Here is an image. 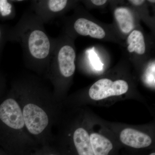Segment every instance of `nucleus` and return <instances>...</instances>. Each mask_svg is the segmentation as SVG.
Segmentation results:
<instances>
[{
	"instance_id": "7ed1b4c3",
	"label": "nucleus",
	"mask_w": 155,
	"mask_h": 155,
	"mask_svg": "<svg viewBox=\"0 0 155 155\" xmlns=\"http://www.w3.org/2000/svg\"><path fill=\"white\" fill-rule=\"evenodd\" d=\"M28 133L15 89L0 100V147L8 155H30L39 147Z\"/></svg>"
},
{
	"instance_id": "a211bd4d",
	"label": "nucleus",
	"mask_w": 155,
	"mask_h": 155,
	"mask_svg": "<svg viewBox=\"0 0 155 155\" xmlns=\"http://www.w3.org/2000/svg\"><path fill=\"white\" fill-rule=\"evenodd\" d=\"M128 152L122 155H146V151H134L128 150Z\"/></svg>"
},
{
	"instance_id": "412c9836",
	"label": "nucleus",
	"mask_w": 155,
	"mask_h": 155,
	"mask_svg": "<svg viewBox=\"0 0 155 155\" xmlns=\"http://www.w3.org/2000/svg\"><path fill=\"white\" fill-rule=\"evenodd\" d=\"M155 149H154L150 150L149 152L148 153H146V155H155Z\"/></svg>"
},
{
	"instance_id": "f03ea898",
	"label": "nucleus",
	"mask_w": 155,
	"mask_h": 155,
	"mask_svg": "<svg viewBox=\"0 0 155 155\" xmlns=\"http://www.w3.org/2000/svg\"><path fill=\"white\" fill-rule=\"evenodd\" d=\"M8 41L20 45L27 69L43 76L52 51L54 38L48 35L44 24L30 9L23 13L16 25L9 27Z\"/></svg>"
},
{
	"instance_id": "4be33fe9",
	"label": "nucleus",
	"mask_w": 155,
	"mask_h": 155,
	"mask_svg": "<svg viewBox=\"0 0 155 155\" xmlns=\"http://www.w3.org/2000/svg\"><path fill=\"white\" fill-rule=\"evenodd\" d=\"M0 155H8L2 148L0 147Z\"/></svg>"
},
{
	"instance_id": "f257e3e1",
	"label": "nucleus",
	"mask_w": 155,
	"mask_h": 155,
	"mask_svg": "<svg viewBox=\"0 0 155 155\" xmlns=\"http://www.w3.org/2000/svg\"><path fill=\"white\" fill-rule=\"evenodd\" d=\"M26 129L39 147L53 143L54 127L64 109L41 78L22 75L12 81Z\"/></svg>"
},
{
	"instance_id": "9b49d317",
	"label": "nucleus",
	"mask_w": 155,
	"mask_h": 155,
	"mask_svg": "<svg viewBox=\"0 0 155 155\" xmlns=\"http://www.w3.org/2000/svg\"><path fill=\"white\" fill-rule=\"evenodd\" d=\"M127 50L129 52H135L139 55L143 54L145 52L144 37L140 31L133 30L127 38Z\"/></svg>"
},
{
	"instance_id": "9d476101",
	"label": "nucleus",
	"mask_w": 155,
	"mask_h": 155,
	"mask_svg": "<svg viewBox=\"0 0 155 155\" xmlns=\"http://www.w3.org/2000/svg\"><path fill=\"white\" fill-rule=\"evenodd\" d=\"M114 15L119 28L123 33H129L134 28V18L129 9L124 7L117 8Z\"/></svg>"
},
{
	"instance_id": "ddd939ff",
	"label": "nucleus",
	"mask_w": 155,
	"mask_h": 155,
	"mask_svg": "<svg viewBox=\"0 0 155 155\" xmlns=\"http://www.w3.org/2000/svg\"><path fill=\"white\" fill-rule=\"evenodd\" d=\"M155 62L150 65L142 77V80L144 85L154 90L155 87Z\"/></svg>"
},
{
	"instance_id": "39448f33",
	"label": "nucleus",
	"mask_w": 155,
	"mask_h": 155,
	"mask_svg": "<svg viewBox=\"0 0 155 155\" xmlns=\"http://www.w3.org/2000/svg\"><path fill=\"white\" fill-rule=\"evenodd\" d=\"M54 39V45L48 64L43 76L53 86L56 99L63 103L67 97V90L75 70L76 54L68 43Z\"/></svg>"
},
{
	"instance_id": "6e6552de",
	"label": "nucleus",
	"mask_w": 155,
	"mask_h": 155,
	"mask_svg": "<svg viewBox=\"0 0 155 155\" xmlns=\"http://www.w3.org/2000/svg\"><path fill=\"white\" fill-rule=\"evenodd\" d=\"M68 5L67 0H33L30 9L45 25L64 12Z\"/></svg>"
},
{
	"instance_id": "5701e85b",
	"label": "nucleus",
	"mask_w": 155,
	"mask_h": 155,
	"mask_svg": "<svg viewBox=\"0 0 155 155\" xmlns=\"http://www.w3.org/2000/svg\"><path fill=\"white\" fill-rule=\"evenodd\" d=\"M148 2H150L153 3L155 2V1L154 0V1H153V0H152H152H149V1H148Z\"/></svg>"
},
{
	"instance_id": "2eb2a0df",
	"label": "nucleus",
	"mask_w": 155,
	"mask_h": 155,
	"mask_svg": "<svg viewBox=\"0 0 155 155\" xmlns=\"http://www.w3.org/2000/svg\"><path fill=\"white\" fill-rule=\"evenodd\" d=\"M89 58L94 69L97 71H100L103 69V64L101 62L96 53L93 50H90L89 51Z\"/></svg>"
},
{
	"instance_id": "dca6fc26",
	"label": "nucleus",
	"mask_w": 155,
	"mask_h": 155,
	"mask_svg": "<svg viewBox=\"0 0 155 155\" xmlns=\"http://www.w3.org/2000/svg\"><path fill=\"white\" fill-rule=\"evenodd\" d=\"M9 27L0 24V54L8 41Z\"/></svg>"
},
{
	"instance_id": "1a4fd4ad",
	"label": "nucleus",
	"mask_w": 155,
	"mask_h": 155,
	"mask_svg": "<svg viewBox=\"0 0 155 155\" xmlns=\"http://www.w3.org/2000/svg\"><path fill=\"white\" fill-rule=\"evenodd\" d=\"M73 28L76 33L82 36L90 35L94 38L102 39L106 35L102 27L85 18H77L73 22Z\"/></svg>"
},
{
	"instance_id": "4468645a",
	"label": "nucleus",
	"mask_w": 155,
	"mask_h": 155,
	"mask_svg": "<svg viewBox=\"0 0 155 155\" xmlns=\"http://www.w3.org/2000/svg\"><path fill=\"white\" fill-rule=\"evenodd\" d=\"M30 155H65L53 144L46 145L38 148Z\"/></svg>"
},
{
	"instance_id": "423d86ee",
	"label": "nucleus",
	"mask_w": 155,
	"mask_h": 155,
	"mask_svg": "<svg viewBox=\"0 0 155 155\" xmlns=\"http://www.w3.org/2000/svg\"><path fill=\"white\" fill-rule=\"evenodd\" d=\"M102 120L122 148L134 151H146L155 148V120L138 125Z\"/></svg>"
},
{
	"instance_id": "f3484780",
	"label": "nucleus",
	"mask_w": 155,
	"mask_h": 155,
	"mask_svg": "<svg viewBox=\"0 0 155 155\" xmlns=\"http://www.w3.org/2000/svg\"><path fill=\"white\" fill-rule=\"evenodd\" d=\"M7 91L6 78L5 75L0 72V100L5 94Z\"/></svg>"
},
{
	"instance_id": "f8f14e48",
	"label": "nucleus",
	"mask_w": 155,
	"mask_h": 155,
	"mask_svg": "<svg viewBox=\"0 0 155 155\" xmlns=\"http://www.w3.org/2000/svg\"><path fill=\"white\" fill-rule=\"evenodd\" d=\"M16 10L13 1L0 0V19L11 20L16 17Z\"/></svg>"
},
{
	"instance_id": "0eeeda50",
	"label": "nucleus",
	"mask_w": 155,
	"mask_h": 155,
	"mask_svg": "<svg viewBox=\"0 0 155 155\" xmlns=\"http://www.w3.org/2000/svg\"><path fill=\"white\" fill-rule=\"evenodd\" d=\"M102 119L90 110L89 130L93 152L94 155H116L122 148Z\"/></svg>"
},
{
	"instance_id": "20e7f679",
	"label": "nucleus",
	"mask_w": 155,
	"mask_h": 155,
	"mask_svg": "<svg viewBox=\"0 0 155 155\" xmlns=\"http://www.w3.org/2000/svg\"><path fill=\"white\" fill-rule=\"evenodd\" d=\"M91 110L87 107H64L54 128L53 144L65 155H94L93 152L89 130Z\"/></svg>"
},
{
	"instance_id": "6ab92c4d",
	"label": "nucleus",
	"mask_w": 155,
	"mask_h": 155,
	"mask_svg": "<svg viewBox=\"0 0 155 155\" xmlns=\"http://www.w3.org/2000/svg\"><path fill=\"white\" fill-rule=\"evenodd\" d=\"M107 1L106 0H92L91 3L97 6H101L104 5Z\"/></svg>"
},
{
	"instance_id": "aec40b11",
	"label": "nucleus",
	"mask_w": 155,
	"mask_h": 155,
	"mask_svg": "<svg viewBox=\"0 0 155 155\" xmlns=\"http://www.w3.org/2000/svg\"><path fill=\"white\" fill-rule=\"evenodd\" d=\"M130 2L132 3L134 5L136 6H139L142 5L144 2L145 1L143 0H130L129 1Z\"/></svg>"
}]
</instances>
